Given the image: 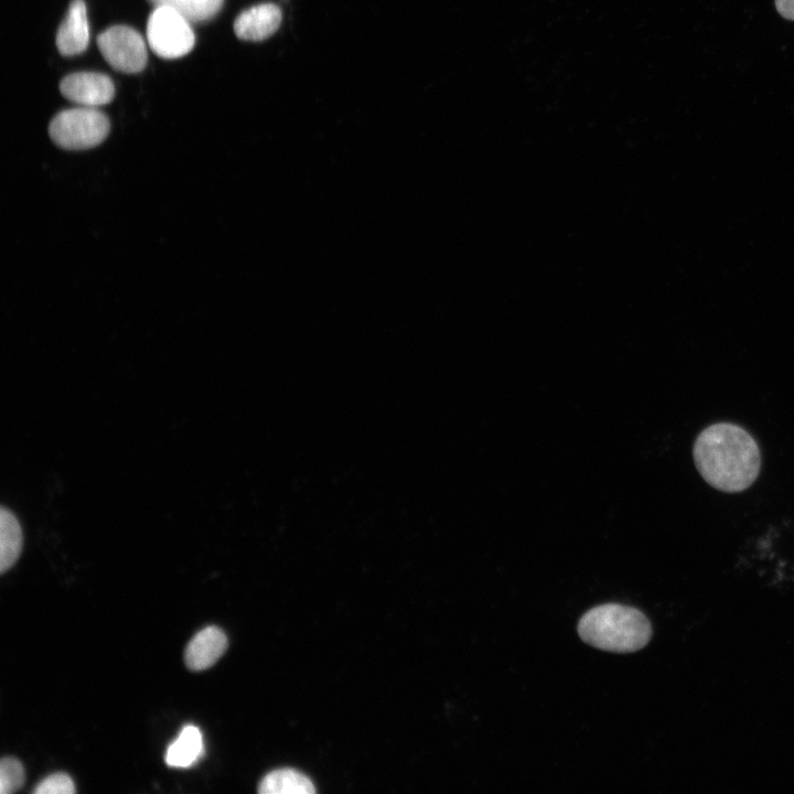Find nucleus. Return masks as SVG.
<instances>
[{
    "label": "nucleus",
    "instance_id": "14",
    "mask_svg": "<svg viewBox=\"0 0 794 794\" xmlns=\"http://www.w3.org/2000/svg\"><path fill=\"white\" fill-rule=\"evenodd\" d=\"M25 773L22 763L13 757H6L0 762V793L11 794L20 790Z\"/></svg>",
    "mask_w": 794,
    "mask_h": 794
},
{
    "label": "nucleus",
    "instance_id": "15",
    "mask_svg": "<svg viewBox=\"0 0 794 794\" xmlns=\"http://www.w3.org/2000/svg\"><path fill=\"white\" fill-rule=\"evenodd\" d=\"M75 784L72 777L64 772H56L43 779L34 787V794H73Z\"/></svg>",
    "mask_w": 794,
    "mask_h": 794
},
{
    "label": "nucleus",
    "instance_id": "10",
    "mask_svg": "<svg viewBox=\"0 0 794 794\" xmlns=\"http://www.w3.org/2000/svg\"><path fill=\"white\" fill-rule=\"evenodd\" d=\"M203 753L204 742L201 730L194 725H187L168 745L164 761L172 768H190L202 758Z\"/></svg>",
    "mask_w": 794,
    "mask_h": 794
},
{
    "label": "nucleus",
    "instance_id": "7",
    "mask_svg": "<svg viewBox=\"0 0 794 794\" xmlns=\"http://www.w3.org/2000/svg\"><path fill=\"white\" fill-rule=\"evenodd\" d=\"M56 46L64 56L83 53L89 42V24L84 0H73L56 33Z\"/></svg>",
    "mask_w": 794,
    "mask_h": 794
},
{
    "label": "nucleus",
    "instance_id": "1",
    "mask_svg": "<svg viewBox=\"0 0 794 794\" xmlns=\"http://www.w3.org/2000/svg\"><path fill=\"white\" fill-rule=\"evenodd\" d=\"M693 455L702 479L727 493L747 490L760 472L757 441L745 429L731 422L705 428L695 440Z\"/></svg>",
    "mask_w": 794,
    "mask_h": 794
},
{
    "label": "nucleus",
    "instance_id": "3",
    "mask_svg": "<svg viewBox=\"0 0 794 794\" xmlns=\"http://www.w3.org/2000/svg\"><path fill=\"white\" fill-rule=\"evenodd\" d=\"M110 129L107 116L95 107L71 108L58 112L49 126L51 139L66 150H85L105 140Z\"/></svg>",
    "mask_w": 794,
    "mask_h": 794
},
{
    "label": "nucleus",
    "instance_id": "6",
    "mask_svg": "<svg viewBox=\"0 0 794 794\" xmlns=\"http://www.w3.org/2000/svg\"><path fill=\"white\" fill-rule=\"evenodd\" d=\"M60 90L68 100L95 108L110 103L115 95V86L110 77L94 72H79L65 76L60 83Z\"/></svg>",
    "mask_w": 794,
    "mask_h": 794
},
{
    "label": "nucleus",
    "instance_id": "4",
    "mask_svg": "<svg viewBox=\"0 0 794 794\" xmlns=\"http://www.w3.org/2000/svg\"><path fill=\"white\" fill-rule=\"evenodd\" d=\"M191 23L182 13L165 6L154 7L147 22L150 49L162 58H179L194 46Z\"/></svg>",
    "mask_w": 794,
    "mask_h": 794
},
{
    "label": "nucleus",
    "instance_id": "11",
    "mask_svg": "<svg viewBox=\"0 0 794 794\" xmlns=\"http://www.w3.org/2000/svg\"><path fill=\"white\" fill-rule=\"evenodd\" d=\"M261 794H313V783L293 769H278L264 776L259 784Z\"/></svg>",
    "mask_w": 794,
    "mask_h": 794
},
{
    "label": "nucleus",
    "instance_id": "2",
    "mask_svg": "<svg viewBox=\"0 0 794 794\" xmlns=\"http://www.w3.org/2000/svg\"><path fill=\"white\" fill-rule=\"evenodd\" d=\"M652 633L651 622L642 611L619 603L594 607L578 623V634L583 642L614 653L643 648Z\"/></svg>",
    "mask_w": 794,
    "mask_h": 794
},
{
    "label": "nucleus",
    "instance_id": "12",
    "mask_svg": "<svg viewBox=\"0 0 794 794\" xmlns=\"http://www.w3.org/2000/svg\"><path fill=\"white\" fill-rule=\"evenodd\" d=\"M22 529L11 511L2 507L0 512V571L9 570L18 560L22 550Z\"/></svg>",
    "mask_w": 794,
    "mask_h": 794
},
{
    "label": "nucleus",
    "instance_id": "5",
    "mask_svg": "<svg viewBox=\"0 0 794 794\" xmlns=\"http://www.w3.org/2000/svg\"><path fill=\"white\" fill-rule=\"evenodd\" d=\"M97 44L106 62L124 73H138L147 64V47L139 32L115 25L98 35Z\"/></svg>",
    "mask_w": 794,
    "mask_h": 794
},
{
    "label": "nucleus",
    "instance_id": "13",
    "mask_svg": "<svg viewBox=\"0 0 794 794\" xmlns=\"http://www.w3.org/2000/svg\"><path fill=\"white\" fill-rule=\"evenodd\" d=\"M224 0H149L154 7L165 6L182 13L190 22H204L214 18Z\"/></svg>",
    "mask_w": 794,
    "mask_h": 794
},
{
    "label": "nucleus",
    "instance_id": "8",
    "mask_svg": "<svg viewBox=\"0 0 794 794\" xmlns=\"http://www.w3.org/2000/svg\"><path fill=\"white\" fill-rule=\"evenodd\" d=\"M281 23V11L273 3H261L243 11L234 22L236 36L244 41H262Z\"/></svg>",
    "mask_w": 794,
    "mask_h": 794
},
{
    "label": "nucleus",
    "instance_id": "9",
    "mask_svg": "<svg viewBox=\"0 0 794 794\" xmlns=\"http://www.w3.org/2000/svg\"><path fill=\"white\" fill-rule=\"evenodd\" d=\"M227 648V637L217 626H206L189 642L184 659L191 670H203L214 665Z\"/></svg>",
    "mask_w": 794,
    "mask_h": 794
},
{
    "label": "nucleus",
    "instance_id": "16",
    "mask_svg": "<svg viewBox=\"0 0 794 794\" xmlns=\"http://www.w3.org/2000/svg\"><path fill=\"white\" fill-rule=\"evenodd\" d=\"M777 12L787 20L794 21V0H774Z\"/></svg>",
    "mask_w": 794,
    "mask_h": 794
}]
</instances>
